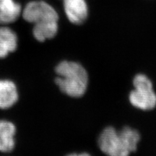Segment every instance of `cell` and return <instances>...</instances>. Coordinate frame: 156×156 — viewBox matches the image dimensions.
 Wrapping results in <instances>:
<instances>
[{"mask_svg": "<svg viewBox=\"0 0 156 156\" xmlns=\"http://www.w3.org/2000/svg\"><path fill=\"white\" fill-rule=\"evenodd\" d=\"M140 140L136 130L125 126L117 131L108 126L101 132L98 137V146L101 151L108 156H129L135 152Z\"/></svg>", "mask_w": 156, "mask_h": 156, "instance_id": "obj_1", "label": "cell"}, {"mask_svg": "<svg viewBox=\"0 0 156 156\" xmlns=\"http://www.w3.org/2000/svg\"><path fill=\"white\" fill-rule=\"evenodd\" d=\"M57 77L55 83L60 90L68 96L79 98L86 92L88 75L80 64L75 62L63 61L56 67Z\"/></svg>", "mask_w": 156, "mask_h": 156, "instance_id": "obj_2", "label": "cell"}, {"mask_svg": "<svg viewBox=\"0 0 156 156\" xmlns=\"http://www.w3.org/2000/svg\"><path fill=\"white\" fill-rule=\"evenodd\" d=\"M134 90L129 94L132 106L141 110H151L156 106V94L153 83L145 75H137L134 78Z\"/></svg>", "mask_w": 156, "mask_h": 156, "instance_id": "obj_3", "label": "cell"}, {"mask_svg": "<svg viewBox=\"0 0 156 156\" xmlns=\"http://www.w3.org/2000/svg\"><path fill=\"white\" fill-rule=\"evenodd\" d=\"M32 25L58 22V15L54 7L44 0H32L23 7L22 16Z\"/></svg>", "mask_w": 156, "mask_h": 156, "instance_id": "obj_4", "label": "cell"}, {"mask_svg": "<svg viewBox=\"0 0 156 156\" xmlns=\"http://www.w3.org/2000/svg\"><path fill=\"white\" fill-rule=\"evenodd\" d=\"M63 6L69 22L81 25L86 20L88 8L85 0H63Z\"/></svg>", "mask_w": 156, "mask_h": 156, "instance_id": "obj_5", "label": "cell"}, {"mask_svg": "<svg viewBox=\"0 0 156 156\" xmlns=\"http://www.w3.org/2000/svg\"><path fill=\"white\" fill-rule=\"evenodd\" d=\"M23 6L16 0H0V25L14 23L22 16Z\"/></svg>", "mask_w": 156, "mask_h": 156, "instance_id": "obj_6", "label": "cell"}, {"mask_svg": "<svg viewBox=\"0 0 156 156\" xmlns=\"http://www.w3.org/2000/svg\"><path fill=\"white\" fill-rule=\"evenodd\" d=\"M18 38L8 25L0 26V58H6L17 49Z\"/></svg>", "mask_w": 156, "mask_h": 156, "instance_id": "obj_7", "label": "cell"}, {"mask_svg": "<svg viewBox=\"0 0 156 156\" xmlns=\"http://www.w3.org/2000/svg\"><path fill=\"white\" fill-rule=\"evenodd\" d=\"M18 100V91L14 82L0 80V109L13 106Z\"/></svg>", "mask_w": 156, "mask_h": 156, "instance_id": "obj_8", "label": "cell"}, {"mask_svg": "<svg viewBox=\"0 0 156 156\" xmlns=\"http://www.w3.org/2000/svg\"><path fill=\"white\" fill-rule=\"evenodd\" d=\"M16 127L7 120H0V152L9 153L14 149Z\"/></svg>", "mask_w": 156, "mask_h": 156, "instance_id": "obj_9", "label": "cell"}, {"mask_svg": "<svg viewBox=\"0 0 156 156\" xmlns=\"http://www.w3.org/2000/svg\"><path fill=\"white\" fill-rule=\"evenodd\" d=\"M33 25V36L38 41L44 42L53 38L58 33V22L40 23Z\"/></svg>", "mask_w": 156, "mask_h": 156, "instance_id": "obj_10", "label": "cell"}, {"mask_svg": "<svg viewBox=\"0 0 156 156\" xmlns=\"http://www.w3.org/2000/svg\"><path fill=\"white\" fill-rule=\"evenodd\" d=\"M67 156H91V155L87 153H82L69 154V155H68Z\"/></svg>", "mask_w": 156, "mask_h": 156, "instance_id": "obj_11", "label": "cell"}]
</instances>
